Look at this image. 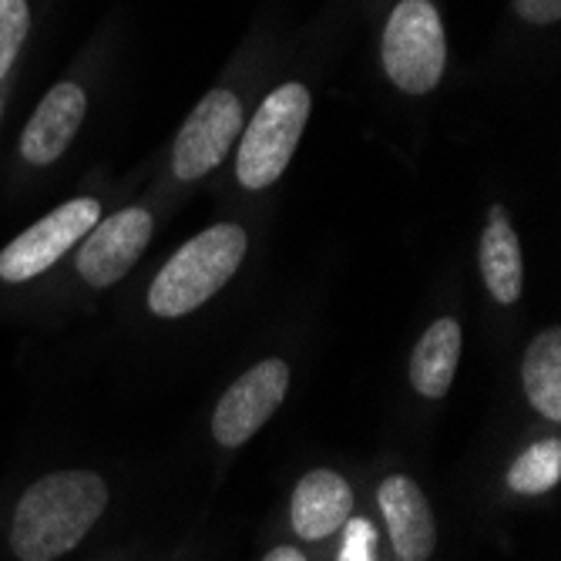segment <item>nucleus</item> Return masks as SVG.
I'll return each mask as SVG.
<instances>
[{
	"label": "nucleus",
	"instance_id": "obj_1",
	"mask_svg": "<svg viewBox=\"0 0 561 561\" xmlns=\"http://www.w3.org/2000/svg\"><path fill=\"white\" fill-rule=\"evenodd\" d=\"M108 507V484L94 471H55L34 481L18 501L11 548L21 561L68 554Z\"/></svg>",
	"mask_w": 561,
	"mask_h": 561
},
{
	"label": "nucleus",
	"instance_id": "obj_2",
	"mask_svg": "<svg viewBox=\"0 0 561 561\" xmlns=\"http://www.w3.org/2000/svg\"><path fill=\"white\" fill-rule=\"evenodd\" d=\"M245 229L236 222H219L188 239L175 256L162 266L148 289V310L156 317L175 320L202 302H209L245 260Z\"/></svg>",
	"mask_w": 561,
	"mask_h": 561
},
{
	"label": "nucleus",
	"instance_id": "obj_3",
	"mask_svg": "<svg viewBox=\"0 0 561 561\" xmlns=\"http://www.w3.org/2000/svg\"><path fill=\"white\" fill-rule=\"evenodd\" d=\"M310 91L296 81L276 88L263 101L260 112L245 125L236 159V175L245 188H266L286 172L302 138L306 118H310Z\"/></svg>",
	"mask_w": 561,
	"mask_h": 561
},
{
	"label": "nucleus",
	"instance_id": "obj_4",
	"mask_svg": "<svg viewBox=\"0 0 561 561\" xmlns=\"http://www.w3.org/2000/svg\"><path fill=\"white\" fill-rule=\"evenodd\" d=\"M380 58L387 78L407 94H427L440 84L447 37L431 0H400L387 21Z\"/></svg>",
	"mask_w": 561,
	"mask_h": 561
},
{
	"label": "nucleus",
	"instance_id": "obj_5",
	"mask_svg": "<svg viewBox=\"0 0 561 561\" xmlns=\"http://www.w3.org/2000/svg\"><path fill=\"white\" fill-rule=\"evenodd\" d=\"M101 219L94 198H71L41 222L24 229L4 252H0V279L27 283L55 266L68 249H75Z\"/></svg>",
	"mask_w": 561,
	"mask_h": 561
},
{
	"label": "nucleus",
	"instance_id": "obj_6",
	"mask_svg": "<svg viewBox=\"0 0 561 561\" xmlns=\"http://www.w3.org/2000/svg\"><path fill=\"white\" fill-rule=\"evenodd\" d=\"M239 131H242L239 98L226 88L209 91L195 105V112L188 115V122L182 125V131L175 138V151H172L175 175L192 182V179H202L206 172H213L226 159V151L232 148Z\"/></svg>",
	"mask_w": 561,
	"mask_h": 561
},
{
	"label": "nucleus",
	"instance_id": "obj_7",
	"mask_svg": "<svg viewBox=\"0 0 561 561\" xmlns=\"http://www.w3.org/2000/svg\"><path fill=\"white\" fill-rule=\"evenodd\" d=\"M286 390H289V367L276 360V356L245 370L216 403L213 437L226 447L245 444L279 411Z\"/></svg>",
	"mask_w": 561,
	"mask_h": 561
},
{
	"label": "nucleus",
	"instance_id": "obj_8",
	"mask_svg": "<svg viewBox=\"0 0 561 561\" xmlns=\"http://www.w3.org/2000/svg\"><path fill=\"white\" fill-rule=\"evenodd\" d=\"M151 216L138 206L122 209L108 219H98V226L84 236V245L78 249V273L91 286H112L118 283L151 242Z\"/></svg>",
	"mask_w": 561,
	"mask_h": 561
},
{
	"label": "nucleus",
	"instance_id": "obj_9",
	"mask_svg": "<svg viewBox=\"0 0 561 561\" xmlns=\"http://www.w3.org/2000/svg\"><path fill=\"white\" fill-rule=\"evenodd\" d=\"M377 504L387 522L397 558L400 561H427L437 545V525H434V512H431L424 491L417 488V481H411L407 474H390L377 488Z\"/></svg>",
	"mask_w": 561,
	"mask_h": 561
},
{
	"label": "nucleus",
	"instance_id": "obj_10",
	"mask_svg": "<svg viewBox=\"0 0 561 561\" xmlns=\"http://www.w3.org/2000/svg\"><path fill=\"white\" fill-rule=\"evenodd\" d=\"M84 112H88L84 88H78L75 81L55 84L44 94V101L37 105V112L31 115V122L21 135V156L31 165L58 162L65 156V148L71 145V138L78 135Z\"/></svg>",
	"mask_w": 561,
	"mask_h": 561
},
{
	"label": "nucleus",
	"instance_id": "obj_11",
	"mask_svg": "<svg viewBox=\"0 0 561 561\" xmlns=\"http://www.w3.org/2000/svg\"><path fill=\"white\" fill-rule=\"evenodd\" d=\"M293 531L306 541H323L353 518V488L336 471H310L293 491Z\"/></svg>",
	"mask_w": 561,
	"mask_h": 561
},
{
	"label": "nucleus",
	"instance_id": "obj_12",
	"mask_svg": "<svg viewBox=\"0 0 561 561\" xmlns=\"http://www.w3.org/2000/svg\"><path fill=\"white\" fill-rule=\"evenodd\" d=\"M481 276L488 293L501 306H515L525 286V263H522V242L507 219L504 206H494L488 216V229L481 236Z\"/></svg>",
	"mask_w": 561,
	"mask_h": 561
},
{
	"label": "nucleus",
	"instance_id": "obj_13",
	"mask_svg": "<svg viewBox=\"0 0 561 561\" xmlns=\"http://www.w3.org/2000/svg\"><path fill=\"white\" fill-rule=\"evenodd\" d=\"M461 346H465L461 323L450 317L434 320L424 330L421 343L411 353V383L421 397L440 400L450 390L457 364H461Z\"/></svg>",
	"mask_w": 561,
	"mask_h": 561
},
{
	"label": "nucleus",
	"instance_id": "obj_14",
	"mask_svg": "<svg viewBox=\"0 0 561 561\" xmlns=\"http://www.w3.org/2000/svg\"><path fill=\"white\" fill-rule=\"evenodd\" d=\"M522 380L528 403L548 421H561V330L548 327L525 350Z\"/></svg>",
	"mask_w": 561,
	"mask_h": 561
},
{
	"label": "nucleus",
	"instance_id": "obj_15",
	"mask_svg": "<svg viewBox=\"0 0 561 561\" xmlns=\"http://www.w3.org/2000/svg\"><path fill=\"white\" fill-rule=\"evenodd\" d=\"M561 481V440L545 437L538 444H531L528 450H522L515 457L512 471H507V488L515 494H545Z\"/></svg>",
	"mask_w": 561,
	"mask_h": 561
},
{
	"label": "nucleus",
	"instance_id": "obj_16",
	"mask_svg": "<svg viewBox=\"0 0 561 561\" xmlns=\"http://www.w3.org/2000/svg\"><path fill=\"white\" fill-rule=\"evenodd\" d=\"M31 27L27 0H0V81L14 68Z\"/></svg>",
	"mask_w": 561,
	"mask_h": 561
},
{
	"label": "nucleus",
	"instance_id": "obj_17",
	"mask_svg": "<svg viewBox=\"0 0 561 561\" xmlns=\"http://www.w3.org/2000/svg\"><path fill=\"white\" fill-rule=\"evenodd\" d=\"M377 531L367 518H353L343 525V548L336 561H374Z\"/></svg>",
	"mask_w": 561,
	"mask_h": 561
},
{
	"label": "nucleus",
	"instance_id": "obj_18",
	"mask_svg": "<svg viewBox=\"0 0 561 561\" xmlns=\"http://www.w3.org/2000/svg\"><path fill=\"white\" fill-rule=\"evenodd\" d=\"M515 11L528 24H554L561 18V0H515Z\"/></svg>",
	"mask_w": 561,
	"mask_h": 561
},
{
	"label": "nucleus",
	"instance_id": "obj_19",
	"mask_svg": "<svg viewBox=\"0 0 561 561\" xmlns=\"http://www.w3.org/2000/svg\"><path fill=\"white\" fill-rule=\"evenodd\" d=\"M263 561H306V554H302V551H296V548H289V545H283V548L270 551Z\"/></svg>",
	"mask_w": 561,
	"mask_h": 561
}]
</instances>
